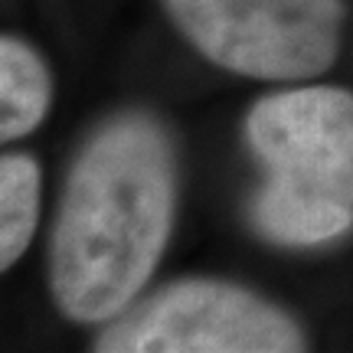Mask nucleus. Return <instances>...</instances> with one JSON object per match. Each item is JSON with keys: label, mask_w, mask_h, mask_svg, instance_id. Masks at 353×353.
Masks as SVG:
<instances>
[{"label": "nucleus", "mask_w": 353, "mask_h": 353, "mask_svg": "<svg viewBox=\"0 0 353 353\" xmlns=\"http://www.w3.org/2000/svg\"><path fill=\"white\" fill-rule=\"evenodd\" d=\"M176 213V154L151 112L105 118L65 176L50 236V291L63 317L105 324L144 294Z\"/></svg>", "instance_id": "1"}, {"label": "nucleus", "mask_w": 353, "mask_h": 353, "mask_svg": "<svg viewBox=\"0 0 353 353\" xmlns=\"http://www.w3.org/2000/svg\"><path fill=\"white\" fill-rule=\"evenodd\" d=\"M304 347V330L288 311L219 278H180L141 294L95 337L101 353H294Z\"/></svg>", "instance_id": "2"}, {"label": "nucleus", "mask_w": 353, "mask_h": 353, "mask_svg": "<svg viewBox=\"0 0 353 353\" xmlns=\"http://www.w3.org/2000/svg\"><path fill=\"white\" fill-rule=\"evenodd\" d=\"M167 17L213 65L245 79H314L337 63L343 0H164Z\"/></svg>", "instance_id": "3"}, {"label": "nucleus", "mask_w": 353, "mask_h": 353, "mask_svg": "<svg viewBox=\"0 0 353 353\" xmlns=\"http://www.w3.org/2000/svg\"><path fill=\"white\" fill-rule=\"evenodd\" d=\"M245 144L268 176L353 206V92L298 85L265 95L245 114Z\"/></svg>", "instance_id": "4"}, {"label": "nucleus", "mask_w": 353, "mask_h": 353, "mask_svg": "<svg viewBox=\"0 0 353 353\" xmlns=\"http://www.w3.org/2000/svg\"><path fill=\"white\" fill-rule=\"evenodd\" d=\"M252 229L275 245H321L353 229V206L321 190L268 176L249 203Z\"/></svg>", "instance_id": "5"}, {"label": "nucleus", "mask_w": 353, "mask_h": 353, "mask_svg": "<svg viewBox=\"0 0 353 353\" xmlns=\"http://www.w3.org/2000/svg\"><path fill=\"white\" fill-rule=\"evenodd\" d=\"M52 101V79L30 43L20 37L0 39V138L17 141L37 131Z\"/></svg>", "instance_id": "6"}, {"label": "nucleus", "mask_w": 353, "mask_h": 353, "mask_svg": "<svg viewBox=\"0 0 353 353\" xmlns=\"http://www.w3.org/2000/svg\"><path fill=\"white\" fill-rule=\"evenodd\" d=\"M39 219V164L30 154L0 157V268L20 262Z\"/></svg>", "instance_id": "7"}]
</instances>
